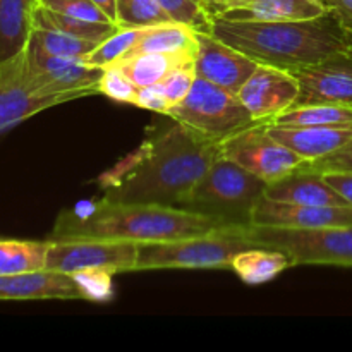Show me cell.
Instances as JSON below:
<instances>
[{
    "label": "cell",
    "mask_w": 352,
    "mask_h": 352,
    "mask_svg": "<svg viewBox=\"0 0 352 352\" xmlns=\"http://www.w3.org/2000/svg\"><path fill=\"white\" fill-rule=\"evenodd\" d=\"M45 268L76 275L82 272H136L138 246L129 241L100 239V237H69L48 239Z\"/></svg>",
    "instance_id": "cell-8"
},
{
    "label": "cell",
    "mask_w": 352,
    "mask_h": 352,
    "mask_svg": "<svg viewBox=\"0 0 352 352\" xmlns=\"http://www.w3.org/2000/svg\"><path fill=\"white\" fill-rule=\"evenodd\" d=\"M263 196L275 201L296 203L309 206H344L346 199L329 184L322 170L315 168L311 162H302L299 167L289 172L278 181L265 186ZM351 206V205H349Z\"/></svg>",
    "instance_id": "cell-16"
},
{
    "label": "cell",
    "mask_w": 352,
    "mask_h": 352,
    "mask_svg": "<svg viewBox=\"0 0 352 352\" xmlns=\"http://www.w3.org/2000/svg\"><path fill=\"white\" fill-rule=\"evenodd\" d=\"M167 117L198 136L217 143H222L234 133L260 124L254 122L239 95L201 78H196L184 102L174 107Z\"/></svg>",
    "instance_id": "cell-6"
},
{
    "label": "cell",
    "mask_w": 352,
    "mask_h": 352,
    "mask_svg": "<svg viewBox=\"0 0 352 352\" xmlns=\"http://www.w3.org/2000/svg\"><path fill=\"white\" fill-rule=\"evenodd\" d=\"M144 30L146 28H120L109 36L107 40H103L102 43H98L95 47V50L89 52L85 57L86 64L93 65V67L105 69L109 65H112L113 62H117L119 58H122L124 55H127L131 52V48L140 41V38L143 36Z\"/></svg>",
    "instance_id": "cell-28"
},
{
    "label": "cell",
    "mask_w": 352,
    "mask_h": 352,
    "mask_svg": "<svg viewBox=\"0 0 352 352\" xmlns=\"http://www.w3.org/2000/svg\"><path fill=\"white\" fill-rule=\"evenodd\" d=\"M251 226L277 229H322L352 226V206H309L261 196L251 213Z\"/></svg>",
    "instance_id": "cell-15"
},
{
    "label": "cell",
    "mask_w": 352,
    "mask_h": 352,
    "mask_svg": "<svg viewBox=\"0 0 352 352\" xmlns=\"http://www.w3.org/2000/svg\"><path fill=\"white\" fill-rule=\"evenodd\" d=\"M267 182L220 155L186 196L181 208L222 226H251V213Z\"/></svg>",
    "instance_id": "cell-5"
},
{
    "label": "cell",
    "mask_w": 352,
    "mask_h": 352,
    "mask_svg": "<svg viewBox=\"0 0 352 352\" xmlns=\"http://www.w3.org/2000/svg\"><path fill=\"white\" fill-rule=\"evenodd\" d=\"M175 23L186 24L198 33H210L212 19L203 0H157Z\"/></svg>",
    "instance_id": "cell-30"
},
{
    "label": "cell",
    "mask_w": 352,
    "mask_h": 352,
    "mask_svg": "<svg viewBox=\"0 0 352 352\" xmlns=\"http://www.w3.org/2000/svg\"><path fill=\"white\" fill-rule=\"evenodd\" d=\"M206 6V10L210 12V16L215 17L219 14H222L223 10H227L229 7L236 6V3L244 2V0H203Z\"/></svg>",
    "instance_id": "cell-39"
},
{
    "label": "cell",
    "mask_w": 352,
    "mask_h": 352,
    "mask_svg": "<svg viewBox=\"0 0 352 352\" xmlns=\"http://www.w3.org/2000/svg\"><path fill=\"white\" fill-rule=\"evenodd\" d=\"M299 89L301 86L292 71L260 64L237 95L254 122L270 124L275 117L294 107Z\"/></svg>",
    "instance_id": "cell-12"
},
{
    "label": "cell",
    "mask_w": 352,
    "mask_h": 352,
    "mask_svg": "<svg viewBox=\"0 0 352 352\" xmlns=\"http://www.w3.org/2000/svg\"><path fill=\"white\" fill-rule=\"evenodd\" d=\"M85 299L74 275L54 270L0 275V301Z\"/></svg>",
    "instance_id": "cell-17"
},
{
    "label": "cell",
    "mask_w": 352,
    "mask_h": 352,
    "mask_svg": "<svg viewBox=\"0 0 352 352\" xmlns=\"http://www.w3.org/2000/svg\"><path fill=\"white\" fill-rule=\"evenodd\" d=\"M38 3L55 12L91 23H113L93 0H38Z\"/></svg>",
    "instance_id": "cell-33"
},
{
    "label": "cell",
    "mask_w": 352,
    "mask_h": 352,
    "mask_svg": "<svg viewBox=\"0 0 352 352\" xmlns=\"http://www.w3.org/2000/svg\"><path fill=\"white\" fill-rule=\"evenodd\" d=\"M24 50L0 60V134L43 110L76 100L72 96L38 95L28 82Z\"/></svg>",
    "instance_id": "cell-11"
},
{
    "label": "cell",
    "mask_w": 352,
    "mask_h": 352,
    "mask_svg": "<svg viewBox=\"0 0 352 352\" xmlns=\"http://www.w3.org/2000/svg\"><path fill=\"white\" fill-rule=\"evenodd\" d=\"M93 2L110 17V21L117 24V0H93Z\"/></svg>",
    "instance_id": "cell-40"
},
{
    "label": "cell",
    "mask_w": 352,
    "mask_h": 352,
    "mask_svg": "<svg viewBox=\"0 0 352 352\" xmlns=\"http://www.w3.org/2000/svg\"><path fill=\"white\" fill-rule=\"evenodd\" d=\"M86 301H107L112 296V274L107 272H82L74 275Z\"/></svg>",
    "instance_id": "cell-34"
},
{
    "label": "cell",
    "mask_w": 352,
    "mask_h": 352,
    "mask_svg": "<svg viewBox=\"0 0 352 352\" xmlns=\"http://www.w3.org/2000/svg\"><path fill=\"white\" fill-rule=\"evenodd\" d=\"M347 52H349V54H352V43H351V47H349V50H347Z\"/></svg>",
    "instance_id": "cell-41"
},
{
    "label": "cell",
    "mask_w": 352,
    "mask_h": 352,
    "mask_svg": "<svg viewBox=\"0 0 352 352\" xmlns=\"http://www.w3.org/2000/svg\"><path fill=\"white\" fill-rule=\"evenodd\" d=\"M50 241L2 239L0 237V275L45 270Z\"/></svg>",
    "instance_id": "cell-24"
},
{
    "label": "cell",
    "mask_w": 352,
    "mask_h": 352,
    "mask_svg": "<svg viewBox=\"0 0 352 352\" xmlns=\"http://www.w3.org/2000/svg\"><path fill=\"white\" fill-rule=\"evenodd\" d=\"M254 246L251 226H222L198 236L140 244L136 272L223 270L239 251Z\"/></svg>",
    "instance_id": "cell-4"
},
{
    "label": "cell",
    "mask_w": 352,
    "mask_h": 352,
    "mask_svg": "<svg viewBox=\"0 0 352 352\" xmlns=\"http://www.w3.org/2000/svg\"><path fill=\"white\" fill-rule=\"evenodd\" d=\"M198 38V58H196V76L213 85L239 93L244 82L253 76L260 62L251 58L226 43L212 33H196Z\"/></svg>",
    "instance_id": "cell-13"
},
{
    "label": "cell",
    "mask_w": 352,
    "mask_h": 352,
    "mask_svg": "<svg viewBox=\"0 0 352 352\" xmlns=\"http://www.w3.org/2000/svg\"><path fill=\"white\" fill-rule=\"evenodd\" d=\"M196 69L195 64L181 65V67L172 69L168 74H165L160 81L157 82V88L164 93V96L167 98L170 110L174 107H177L179 103L184 102L186 96L191 91L192 85L196 81Z\"/></svg>",
    "instance_id": "cell-31"
},
{
    "label": "cell",
    "mask_w": 352,
    "mask_h": 352,
    "mask_svg": "<svg viewBox=\"0 0 352 352\" xmlns=\"http://www.w3.org/2000/svg\"><path fill=\"white\" fill-rule=\"evenodd\" d=\"M98 89L100 95L109 96L113 102L129 103V105H133L138 86L134 85L120 69L109 65V67L103 69Z\"/></svg>",
    "instance_id": "cell-32"
},
{
    "label": "cell",
    "mask_w": 352,
    "mask_h": 352,
    "mask_svg": "<svg viewBox=\"0 0 352 352\" xmlns=\"http://www.w3.org/2000/svg\"><path fill=\"white\" fill-rule=\"evenodd\" d=\"M275 126H332L352 124V107L337 103H309L294 105L275 117Z\"/></svg>",
    "instance_id": "cell-26"
},
{
    "label": "cell",
    "mask_w": 352,
    "mask_h": 352,
    "mask_svg": "<svg viewBox=\"0 0 352 352\" xmlns=\"http://www.w3.org/2000/svg\"><path fill=\"white\" fill-rule=\"evenodd\" d=\"M30 41L40 47L43 52H47V54L71 58H85L98 45L95 41L82 40V38L72 36V34L64 33V31L45 26H33Z\"/></svg>",
    "instance_id": "cell-27"
},
{
    "label": "cell",
    "mask_w": 352,
    "mask_h": 352,
    "mask_svg": "<svg viewBox=\"0 0 352 352\" xmlns=\"http://www.w3.org/2000/svg\"><path fill=\"white\" fill-rule=\"evenodd\" d=\"M217 227L222 223L179 206L113 203L102 198L88 208L78 206L62 212L48 239L100 237L150 244L198 236Z\"/></svg>",
    "instance_id": "cell-3"
},
{
    "label": "cell",
    "mask_w": 352,
    "mask_h": 352,
    "mask_svg": "<svg viewBox=\"0 0 352 352\" xmlns=\"http://www.w3.org/2000/svg\"><path fill=\"white\" fill-rule=\"evenodd\" d=\"M329 184L352 206V174L351 172H323Z\"/></svg>",
    "instance_id": "cell-37"
},
{
    "label": "cell",
    "mask_w": 352,
    "mask_h": 352,
    "mask_svg": "<svg viewBox=\"0 0 352 352\" xmlns=\"http://www.w3.org/2000/svg\"><path fill=\"white\" fill-rule=\"evenodd\" d=\"M311 165L322 172H351L352 174V140L329 157L311 162Z\"/></svg>",
    "instance_id": "cell-36"
},
{
    "label": "cell",
    "mask_w": 352,
    "mask_h": 352,
    "mask_svg": "<svg viewBox=\"0 0 352 352\" xmlns=\"http://www.w3.org/2000/svg\"><path fill=\"white\" fill-rule=\"evenodd\" d=\"M329 10L325 0H244L215 17L251 23L305 21L323 16Z\"/></svg>",
    "instance_id": "cell-19"
},
{
    "label": "cell",
    "mask_w": 352,
    "mask_h": 352,
    "mask_svg": "<svg viewBox=\"0 0 352 352\" xmlns=\"http://www.w3.org/2000/svg\"><path fill=\"white\" fill-rule=\"evenodd\" d=\"M219 157L220 143L205 140L174 120L98 179L103 199L181 208Z\"/></svg>",
    "instance_id": "cell-1"
},
{
    "label": "cell",
    "mask_w": 352,
    "mask_h": 352,
    "mask_svg": "<svg viewBox=\"0 0 352 352\" xmlns=\"http://www.w3.org/2000/svg\"><path fill=\"white\" fill-rule=\"evenodd\" d=\"M210 33L260 64L287 71L318 64L347 52L352 43V31L332 9L315 19L275 23L213 17Z\"/></svg>",
    "instance_id": "cell-2"
},
{
    "label": "cell",
    "mask_w": 352,
    "mask_h": 352,
    "mask_svg": "<svg viewBox=\"0 0 352 352\" xmlns=\"http://www.w3.org/2000/svg\"><path fill=\"white\" fill-rule=\"evenodd\" d=\"M175 23L157 0H117V24L120 28H150Z\"/></svg>",
    "instance_id": "cell-29"
},
{
    "label": "cell",
    "mask_w": 352,
    "mask_h": 352,
    "mask_svg": "<svg viewBox=\"0 0 352 352\" xmlns=\"http://www.w3.org/2000/svg\"><path fill=\"white\" fill-rule=\"evenodd\" d=\"M38 0H0V60L26 48Z\"/></svg>",
    "instance_id": "cell-22"
},
{
    "label": "cell",
    "mask_w": 352,
    "mask_h": 352,
    "mask_svg": "<svg viewBox=\"0 0 352 352\" xmlns=\"http://www.w3.org/2000/svg\"><path fill=\"white\" fill-rule=\"evenodd\" d=\"M296 267L287 253L274 248L254 246L239 251L230 261V268L244 284L260 285L274 280L287 268Z\"/></svg>",
    "instance_id": "cell-21"
},
{
    "label": "cell",
    "mask_w": 352,
    "mask_h": 352,
    "mask_svg": "<svg viewBox=\"0 0 352 352\" xmlns=\"http://www.w3.org/2000/svg\"><path fill=\"white\" fill-rule=\"evenodd\" d=\"M325 2L329 9H332L352 31V0H325Z\"/></svg>",
    "instance_id": "cell-38"
},
{
    "label": "cell",
    "mask_w": 352,
    "mask_h": 352,
    "mask_svg": "<svg viewBox=\"0 0 352 352\" xmlns=\"http://www.w3.org/2000/svg\"><path fill=\"white\" fill-rule=\"evenodd\" d=\"M256 246L287 253L294 265L352 267V226L322 229H277L251 226Z\"/></svg>",
    "instance_id": "cell-7"
},
{
    "label": "cell",
    "mask_w": 352,
    "mask_h": 352,
    "mask_svg": "<svg viewBox=\"0 0 352 352\" xmlns=\"http://www.w3.org/2000/svg\"><path fill=\"white\" fill-rule=\"evenodd\" d=\"M220 155L270 184L302 164V158L282 144L268 131V124H254L220 143Z\"/></svg>",
    "instance_id": "cell-10"
},
{
    "label": "cell",
    "mask_w": 352,
    "mask_h": 352,
    "mask_svg": "<svg viewBox=\"0 0 352 352\" xmlns=\"http://www.w3.org/2000/svg\"><path fill=\"white\" fill-rule=\"evenodd\" d=\"M33 26L54 28V30L64 31V33L72 34V36L95 41V43H102L103 40L112 36L119 30V24L116 23H91V21L78 19V17L65 16V14L47 9L40 3L34 9Z\"/></svg>",
    "instance_id": "cell-25"
},
{
    "label": "cell",
    "mask_w": 352,
    "mask_h": 352,
    "mask_svg": "<svg viewBox=\"0 0 352 352\" xmlns=\"http://www.w3.org/2000/svg\"><path fill=\"white\" fill-rule=\"evenodd\" d=\"M196 33L198 31H195L192 28L181 23H167L158 24V26H150L144 30L143 36L131 48L129 54L124 55V57H131V55L138 54H150V52L172 54V52L189 50V48L198 47Z\"/></svg>",
    "instance_id": "cell-23"
},
{
    "label": "cell",
    "mask_w": 352,
    "mask_h": 352,
    "mask_svg": "<svg viewBox=\"0 0 352 352\" xmlns=\"http://www.w3.org/2000/svg\"><path fill=\"white\" fill-rule=\"evenodd\" d=\"M268 131L305 162L322 160L352 140V124H332V126L268 124Z\"/></svg>",
    "instance_id": "cell-18"
},
{
    "label": "cell",
    "mask_w": 352,
    "mask_h": 352,
    "mask_svg": "<svg viewBox=\"0 0 352 352\" xmlns=\"http://www.w3.org/2000/svg\"><path fill=\"white\" fill-rule=\"evenodd\" d=\"M196 58H198V47L182 52H172V54L150 52V54L131 55V57H124L113 62L112 65L120 69L138 88H141V86L157 85L172 69L196 64Z\"/></svg>",
    "instance_id": "cell-20"
},
{
    "label": "cell",
    "mask_w": 352,
    "mask_h": 352,
    "mask_svg": "<svg viewBox=\"0 0 352 352\" xmlns=\"http://www.w3.org/2000/svg\"><path fill=\"white\" fill-rule=\"evenodd\" d=\"M133 105L144 110H151V112L164 113V116H168V112H170V105H168L164 93L157 88V85L138 88Z\"/></svg>",
    "instance_id": "cell-35"
},
{
    "label": "cell",
    "mask_w": 352,
    "mask_h": 352,
    "mask_svg": "<svg viewBox=\"0 0 352 352\" xmlns=\"http://www.w3.org/2000/svg\"><path fill=\"white\" fill-rule=\"evenodd\" d=\"M292 72L301 86L294 105L337 103L352 107V54L349 52L332 55L318 64Z\"/></svg>",
    "instance_id": "cell-14"
},
{
    "label": "cell",
    "mask_w": 352,
    "mask_h": 352,
    "mask_svg": "<svg viewBox=\"0 0 352 352\" xmlns=\"http://www.w3.org/2000/svg\"><path fill=\"white\" fill-rule=\"evenodd\" d=\"M24 54L28 82L38 95L72 98L100 95L98 85L103 69L86 64L85 58L47 54L31 41H28Z\"/></svg>",
    "instance_id": "cell-9"
}]
</instances>
